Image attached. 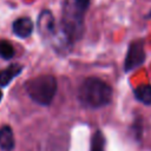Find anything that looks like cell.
I'll list each match as a JSON object with an SVG mask.
<instances>
[{
    "instance_id": "cell-7",
    "label": "cell",
    "mask_w": 151,
    "mask_h": 151,
    "mask_svg": "<svg viewBox=\"0 0 151 151\" xmlns=\"http://www.w3.org/2000/svg\"><path fill=\"white\" fill-rule=\"evenodd\" d=\"M14 136L13 131L8 125L0 127V147L5 151H11L14 147Z\"/></svg>"
},
{
    "instance_id": "cell-9",
    "label": "cell",
    "mask_w": 151,
    "mask_h": 151,
    "mask_svg": "<svg viewBox=\"0 0 151 151\" xmlns=\"http://www.w3.org/2000/svg\"><path fill=\"white\" fill-rule=\"evenodd\" d=\"M90 151H105V137L101 131L97 130L92 134Z\"/></svg>"
},
{
    "instance_id": "cell-3",
    "label": "cell",
    "mask_w": 151,
    "mask_h": 151,
    "mask_svg": "<svg viewBox=\"0 0 151 151\" xmlns=\"http://www.w3.org/2000/svg\"><path fill=\"white\" fill-rule=\"evenodd\" d=\"M144 61H145L144 39H136L129 44V48L124 60V71L131 72L138 68L139 66H142Z\"/></svg>"
},
{
    "instance_id": "cell-6",
    "label": "cell",
    "mask_w": 151,
    "mask_h": 151,
    "mask_svg": "<svg viewBox=\"0 0 151 151\" xmlns=\"http://www.w3.org/2000/svg\"><path fill=\"white\" fill-rule=\"evenodd\" d=\"M22 71V66L19 64H12L7 68L0 71V86L5 87L7 86L18 74H20Z\"/></svg>"
},
{
    "instance_id": "cell-5",
    "label": "cell",
    "mask_w": 151,
    "mask_h": 151,
    "mask_svg": "<svg viewBox=\"0 0 151 151\" xmlns=\"http://www.w3.org/2000/svg\"><path fill=\"white\" fill-rule=\"evenodd\" d=\"M13 33L24 39V38H28L32 32H33V22L29 18L27 17H22V18H18L14 22H13Z\"/></svg>"
},
{
    "instance_id": "cell-4",
    "label": "cell",
    "mask_w": 151,
    "mask_h": 151,
    "mask_svg": "<svg viewBox=\"0 0 151 151\" xmlns=\"http://www.w3.org/2000/svg\"><path fill=\"white\" fill-rule=\"evenodd\" d=\"M37 25H38V31L42 37L48 38L55 34V20L51 11L48 9L41 11L38 17Z\"/></svg>"
},
{
    "instance_id": "cell-2",
    "label": "cell",
    "mask_w": 151,
    "mask_h": 151,
    "mask_svg": "<svg viewBox=\"0 0 151 151\" xmlns=\"http://www.w3.org/2000/svg\"><path fill=\"white\" fill-rule=\"evenodd\" d=\"M25 90L33 101L47 106L52 103L57 93V79L52 74H41L29 79L25 84Z\"/></svg>"
},
{
    "instance_id": "cell-11",
    "label": "cell",
    "mask_w": 151,
    "mask_h": 151,
    "mask_svg": "<svg viewBox=\"0 0 151 151\" xmlns=\"http://www.w3.org/2000/svg\"><path fill=\"white\" fill-rule=\"evenodd\" d=\"M70 1H72L73 4H76L78 7H80V8L84 9L85 12H87L88 6H90V4H91V0H70Z\"/></svg>"
},
{
    "instance_id": "cell-10",
    "label": "cell",
    "mask_w": 151,
    "mask_h": 151,
    "mask_svg": "<svg viewBox=\"0 0 151 151\" xmlns=\"http://www.w3.org/2000/svg\"><path fill=\"white\" fill-rule=\"evenodd\" d=\"M14 55V48L13 45L7 40L0 41V57L2 59H11Z\"/></svg>"
},
{
    "instance_id": "cell-1",
    "label": "cell",
    "mask_w": 151,
    "mask_h": 151,
    "mask_svg": "<svg viewBox=\"0 0 151 151\" xmlns=\"http://www.w3.org/2000/svg\"><path fill=\"white\" fill-rule=\"evenodd\" d=\"M78 99L85 107L99 109L111 103L112 88L100 78L87 77L78 88Z\"/></svg>"
},
{
    "instance_id": "cell-13",
    "label": "cell",
    "mask_w": 151,
    "mask_h": 151,
    "mask_svg": "<svg viewBox=\"0 0 151 151\" xmlns=\"http://www.w3.org/2000/svg\"><path fill=\"white\" fill-rule=\"evenodd\" d=\"M1 98H2V92L0 91V100H1Z\"/></svg>"
},
{
    "instance_id": "cell-12",
    "label": "cell",
    "mask_w": 151,
    "mask_h": 151,
    "mask_svg": "<svg viewBox=\"0 0 151 151\" xmlns=\"http://www.w3.org/2000/svg\"><path fill=\"white\" fill-rule=\"evenodd\" d=\"M146 19H151V9H150V12L146 14Z\"/></svg>"
},
{
    "instance_id": "cell-8",
    "label": "cell",
    "mask_w": 151,
    "mask_h": 151,
    "mask_svg": "<svg viewBox=\"0 0 151 151\" xmlns=\"http://www.w3.org/2000/svg\"><path fill=\"white\" fill-rule=\"evenodd\" d=\"M134 98L144 105H151V84H140L133 88Z\"/></svg>"
}]
</instances>
